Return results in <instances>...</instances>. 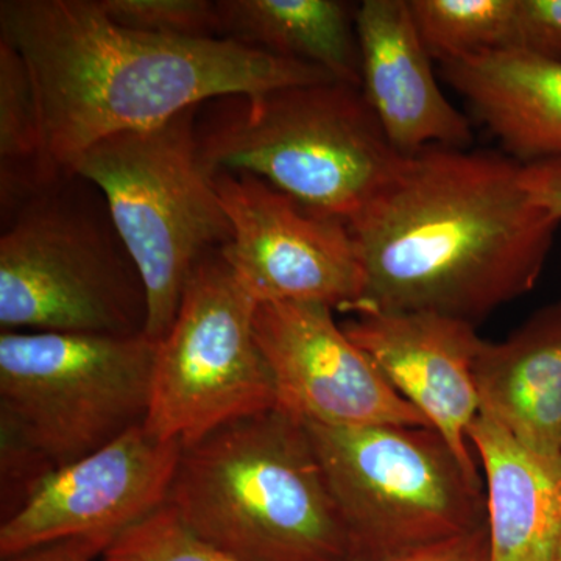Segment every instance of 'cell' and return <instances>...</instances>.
<instances>
[{
	"label": "cell",
	"mask_w": 561,
	"mask_h": 561,
	"mask_svg": "<svg viewBox=\"0 0 561 561\" xmlns=\"http://www.w3.org/2000/svg\"><path fill=\"white\" fill-rule=\"evenodd\" d=\"M121 27L168 38H221L217 2L209 0H99Z\"/></svg>",
	"instance_id": "obj_22"
},
{
	"label": "cell",
	"mask_w": 561,
	"mask_h": 561,
	"mask_svg": "<svg viewBox=\"0 0 561 561\" xmlns=\"http://www.w3.org/2000/svg\"><path fill=\"white\" fill-rule=\"evenodd\" d=\"M183 453L142 424L51 472L20 511L2 519L0 559L81 541L102 552L169 500Z\"/></svg>",
	"instance_id": "obj_11"
},
{
	"label": "cell",
	"mask_w": 561,
	"mask_h": 561,
	"mask_svg": "<svg viewBox=\"0 0 561 561\" xmlns=\"http://www.w3.org/2000/svg\"><path fill=\"white\" fill-rule=\"evenodd\" d=\"M365 312H435L471 324L537 286L560 221L531 202L501 150L426 147L348 221Z\"/></svg>",
	"instance_id": "obj_1"
},
{
	"label": "cell",
	"mask_w": 561,
	"mask_h": 561,
	"mask_svg": "<svg viewBox=\"0 0 561 561\" xmlns=\"http://www.w3.org/2000/svg\"><path fill=\"white\" fill-rule=\"evenodd\" d=\"M254 334L278 408L321 426L431 427L319 302H261Z\"/></svg>",
	"instance_id": "obj_12"
},
{
	"label": "cell",
	"mask_w": 561,
	"mask_h": 561,
	"mask_svg": "<svg viewBox=\"0 0 561 561\" xmlns=\"http://www.w3.org/2000/svg\"><path fill=\"white\" fill-rule=\"evenodd\" d=\"M257 302L214 251L195 268L158 343L144 427L183 448L234 421L278 408L254 334Z\"/></svg>",
	"instance_id": "obj_9"
},
{
	"label": "cell",
	"mask_w": 561,
	"mask_h": 561,
	"mask_svg": "<svg viewBox=\"0 0 561 561\" xmlns=\"http://www.w3.org/2000/svg\"><path fill=\"white\" fill-rule=\"evenodd\" d=\"M198 110L99 140L69 171L105 201L146 289L144 334L158 343L171 330L195 268L231 239L214 175L202 160Z\"/></svg>",
	"instance_id": "obj_5"
},
{
	"label": "cell",
	"mask_w": 561,
	"mask_h": 561,
	"mask_svg": "<svg viewBox=\"0 0 561 561\" xmlns=\"http://www.w3.org/2000/svg\"><path fill=\"white\" fill-rule=\"evenodd\" d=\"M102 553L98 546L90 542L70 541L47 546L2 561H94L95 557H102Z\"/></svg>",
	"instance_id": "obj_26"
},
{
	"label": "cell",
	"mask_w": 561,
	"mask_h": 561,
	"mask_svg": "<svg viewBox=\"0 0 561 561\" xmlns=\"http://www.w3.org/2000/svg\"><path fill=\"white\" fill-rule=\"evenodd\" d=\"M551 561H561V546Z\"/></svg>",
	"instance_id": "obj_27"
},
{
	"label": "cell",
	"mask_w": 561,
	"mask_h": 561,
	"mask_svg": "<svg viewBox=\"0 0 561 561\" xmlns=\"http://www.w3.org/2000/svg\"><path fill=\"white\" fill-rule=\"evenodd\" d=\"M157 353L146 334L2 331V442L55 471L99 451L146 421Z\"/></svg>",
	"instance_id": "obj_7"
},
{
	"label": "cell",
	"mask_w": 561,
	"mask_h": 561,
	"mask_svg": "<svg viewBox=\"0 0 561 561\" xmlns=\"http://www.w3.org/2000/svg\"><path fill=\"white\" fill-rule=\"evenodd\" d=\"M72 176L11 210L0 238L2 331L144 334L147 297L114 230L69 191Z\"/></svg>",
	"instance_id": "obj_8"
},
{
	"label": "cell",
	"mask_w": 561,
	"mask_h": 561,
	"mask_svg": "<svg viewBox=\"0 0 561 561\" xmlns=\"http://www.w3.org/2000/svg\"><path fill=\"white\" fill-rule=\"evenodd\" d=\"M168 502L241 561H351L305 421L279 408L183 448Z\"/></svg>",
	"instance_id": "obj_3"
},
{
	"label": "cell",
	"mask_w": 561,
	"mask_h": 561,
	"mask_svg": "<svg viewBox=\"0 0 561 561\" xmlns=\"http://www.w3.org/2000/svg\"><path fill=\"white\" fill-rule=\"evenodd\" d=\"M356 33L360 91L391 147L402 157L434 146L470 149V117L442 91L409 0H365Z\"/></svg>",
	"instance_id": "obj_14"
},
{
	"label": "cell",
	"mask_w": 561,
	"mask_h": 561,
	"mask_svg": "<svg viewBox=\"0 0 561 561\" xmlns=\"http://www.w3.org/2000/svg\"><path fill=\"white\" fill-rule=\"evenodd\" d=\"M440 76L502 153L523 165L561 160L560 62L491 50L443 62Z\"/></svg>",
	"instance_id": "obj_15"
},
{
	"label": "cell",
	"mask_w": 561,
	"mask_h": 561,
	"mask_svg": "<svg viewBox=\"0 0 561 561\" xmlns=\"http://www.w3.org/2000/svg\"><path fill=\"white\" fill-rule=\"evenodd\" d=\"M474 375L481 412L561 470V301L531 313L505 341H483Z\"/></svg>",
	"instance_id": "obj_16"
},
{
	"label": "cell",
	"mask_w": 561,
	"mask_h": 561,
	"mask_svg": "<svg viewBox=\"0 0 561 561\" xmlns=\"http://www.w3.org/2000/svg\"><path fill=\"white\" fill-rule=\"evenodd\" d=\"M197 121L202 160L217 173H250L350 221L400 164L360 88L295 84L217 99Z\"/></svg>",
	"instance_id": "obj_4"
},
{
	"label": "cell",
	"mask_w": 561,
	"mask_h": 561,
	"mask_svg": "<svg viewBox=\"0 0 561 561\" xmlns=\"http://www.w3.org/2000/svg\"><path fill=\"white\" fill-rule=\"evenodd\" d=\"M351 561H394L486 526L481 476L432 427L305 421Z\"/></svg>",
	"instance_id": "obj_6"
},
{
	"label": "cell",
	"mask_w": 561,
	"mask_h": 561,
	"mask_svg": "<svg viewBox=\"0 0 561 561\" xmlns=\"http://www.w3.org/2000/svg\"><path fill=\"white\" fill-rule=\"evenodd\" d=\"M38 110L20 51L0 38V194L7 216L41 190Z\"/></svg>",
	"instance_id": "obj_19"
},
{
	"label": "cell",
	"mask_w": 561,
	"mask_h": 561,
	"mask_svg": "<svg viewBox=\"0 0 561 561\" xmlns=\"http://www.w3.org/2000/svg\"><path fill=\"white\" fill-rule=\"evenodd\" d=\"M413 21L432 60H463L512 49L516 0H409Z\"/></svg>",
	"instance_id": "obj_20"
},
{
	"label": "cell",
	"mask_w": 561,
	"mask_h": 561,
	"mask_svg": "<svg viewBox=\"0 0 561 561\" xmlns=\"http://www.w3.org/2000/svg\"><path fill=\"white\" fill-rule=\"evenodd\" d=\"M512 49L561 65V0H516Z\"/></svg>",
	"instance_id": "obj_23"
},
{
	"label": "cell",
	"mask_w": 561,
	"mask_h": 561,
	"mask_svg": "<svg viewBox=\"0 0 561 561\" xmlns=\"http://www.w3.org/2000/svg\"><path fill=\"white\" fill-rule=\"evenodd\" d=\"M0 38L31 72L41 190L68 179L81 153L117 133L154 127L216 99L337 81L317 66L231 39L121 27L99 0H3Z\"/></svg>",
	"instance_id": "obj_2"
},
{
	"label": "cell",
	"mask_w": 561,
	"mask_h": 561,
	"mask_svg": "<svg viewBox=\"0 0 561 561\" xmlns=\"http://www.w3.org/2000/svg\"><path fill=\"white\" fill-rule=\"evenodd\" d=\"M394 561H490L489 524Z\"/></svg>",
	"instance_id": "obj_24"
},
{
	"label": "cell",
	"mask_w": 561,
	"mask_h": 561,
	"mask_svg": "<svg viewBox=\"0 0 561 561\" xmlns=\"http://www.w3.org/2000/svg\"><path fill=\"white\" fill-rule=\"evenodd\" d=\"M102 561H241L203 540L169 502L119 535Z\"/></svg>",
	"instance_id": "obj_21"
},
{
	"label": "cell",
	"mask_w": 561,
	"mask_h": 561,
	"mask_svg": "<svg viewBox=\"0 0 561 561\" xmlns=\"http://www.w3.org/2000/svg\"><path fill=\"white\" fill-rule=\"evenodd\" d=\"M470 443L485 474L490 561H551L561 546V470L483 412Z\"/></svg>",
	"instance_id": "obj_17"
},
{
	"label": "cell",
	"mask_w": 561,
	"mask_h": 561,
	"mask_svg": "<svg viewBox=\"0 0 561 561\" xmlns=\"http://www.w3.org/2000/svg\"><path fill=\"white\" fill-rule=\"evenodd\" d=\"M523 184L531 202L561 224V160L523 165Z\"/></svg>",
	"instance_id": "obj_25"
},
{
	"label": "cell",
	"mask_w": 561,
	"mask_h": 561,
	"mask_svg": "<svg viewBox=\"0 0 561 561\" xmlns=\"http://www.w3.org/2000/svg\"><path fill=\"white\" fill-rule=\"evenodd\" d=\"M214 183L231 225L221 257L257 305L359 309L364 271L348 221L309 208L250 173H217Z\"/></svg>",
	"instance_id": "obj_10"
},
{
	"label": "cell",
	"mask_w": 561,
	"mask_h": 561,
	"mask_svg": "<svg viewBox=\"0 0 561 561\" xmlns=\"http://www.w3.org/2000/svg\"><path fill=\"white\" fill-rule=\"evenodd\" d=\"M342 328L461 463L479 474L470 430L481 412L474 368L483 341L474 324L435 312H365Z\"/></svg>",
	"instance_id": "obj_13"
},
{
	"label": "cell",
	"mask_w": 561,
	"mask_h": 561,
	"mask_svg": "<svg viewBox=\"0 0 561 561\" xmlns=\"http://www.w3.org/2000/svg\"><path fill=\"white\" fill-rule=\"evenodd\" d=\"M221 38L317 66L360 88L357 5L342 0H219Z\"/></svg>",
	"instance_id": "obj_18"
}]
</instances>
